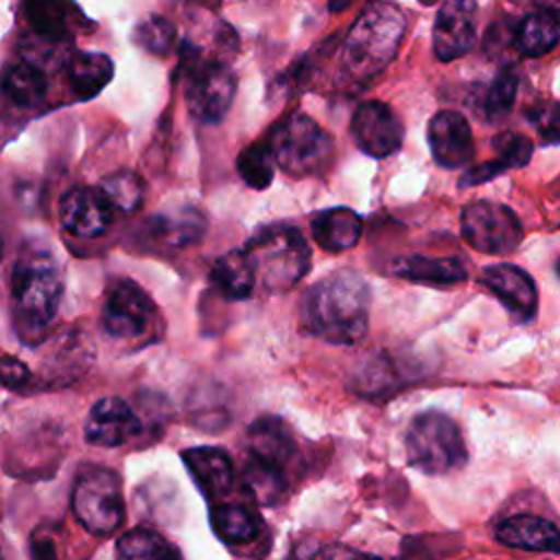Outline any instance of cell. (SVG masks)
<instances>
[{"mask_svg": "<svg viewBox=\"0 0 560 560\" xmlns=\"http://www.w3.org/2000/svg\"><path fill=\"white\" fill-rule=\"evenodd\" d=\"M370 322V287L357 271H335L315 282L302 300L308 335L337 346L363 339Z\"/></svg>", "mask_w": 560, "mask_h": 560, "instance_id": "1", "label": "cell"}, {"mask_svg": "<svg viewBox=\"0 0 560 560\" xmlns=\"http://www.w3.org/2000/svg\"><path fill=\"white\" fill-rule=\"evenodd\" d=\"M405 15L389 2H374L363 9L350 26L341 46V68L354 81H368L378 74L402 42Z\"/></svg>", "mask_w": 560, "mask_h": 560, "instance_id": "2", "label": "cell"}, {"mask_svg": "<svg viewBox=\"0 0 560 560\" xmlns=\"http://www.w3.org/2000/svg\"><path fill=\"white\" fill-rule=\"evenodd\" d=\"M256 280L271 293H284L295 287L311 267V247L293 225L260 228L245 245Z\"/></svg>", "mask_w": 560, "mask_h": 560, "instance_id": "3", "label": "cell"}, {"mask_svg": "<svg viewBox=\"0 0 560 560\" xmlns=\"http://www.w3.org/2000/svg\"><path fill=\"white\" fill-rule=\"evenodd\" d=\"M61 273L57 260L42 249L22 256L11 276L15 315L26 330L46 328L57 315L61 300Z\"/></svg>", "mask_w": 560, "mask_h": 560, "instance_id": "4", "label": "cell"}, {"mask_svg": "<svg viewBox=\"0 0 560 560\" xmlns=\"http://www.w3.org/2000/svg\"><path fill=\"white\" fill-rule=\"evenodd\" d=\"M405 448L409 466L424 475H446L468 459L459 427L440 411H424L411 420Z\"/></svg>", "mask_w": 560, "mask_h": 560, "instance_id": "5", "label": "cell"}, {"mask_svg": "<svg viewBox=\"0 0 560 560\" xmlns=\"http://www.w3.org/2000/svg\"><path fill=\"white\" fill-rule=\"evenodd\" d=\"M276 164L293 177L322 173L332 158V138L311 116L295 112L284 116L269 136Z\"/></svg>", "mask_w": 560, "mask_h": 560, "instance_id": "6", "label": "cell"}, {"mask_svg": "<svg viewBox=\"0 0 560 560\" xmlns=\"http://www.w3.org/2000/svg\"><path fill=\"white\" fill-rule=\"evenodd\" d=\"M72 512L77 521L96 536H107L125 518L122 488L114 470L85 466L72 488Z\"/></svg>", "mask_w": 560, "mask_h": 560, "instance_id": "7", "label": "cell"}, {"mask_svg": "<svg viewBox=\"0 0 560 560\" xmlns=\"http://www.w3.org/2000/svg\"><path fill=\"white\" fill-rule=\"evenodd\" d=\"M462 236L475 252L505 256L521 245L523 225L503 203L472 201L462 210Z\"/></svg>", "mask_w": 560, "mask_h": 560, "instance_id": "8", "label": "cell"}, {"mask_svg": "<svg viewBox=\"0 0 560 560\" xmlns=\"http://www.w3.org/2000/svg\"><path fill=\"white\" fill-rule=\"evenodd\" d=\"M236 92L232 70L217 59L192 57L186 72V103L190 114L206 122L217 125L225 118Z\"/></svg>", "mask_w": 560, "mask_h": 560, "instance_id": "9", "label": "cell"}, {"mask_svg": "<svg viewBox=\"0 0 560 560\" xmlns=\"http://www.w3.org/2000/svg\"><path fill=\"white\" fill-rule=\"evenodd\" d=\"M352 138L357 147L370 158H387L396 153L402 144V122L383 101L361 103L350 122Z\"/></svg>", "mask_w": 560, "mask_h": 560, "instance_id": "10", "label": "cell"}, {"mask_svg": "<svg viewBox=\"0 0 560 560\" xmlns=\"http://www.w3.org/2000/svg\"><path fill=\"white\" fill-rule=\"evenodd\" d=\"M486 287L518 322H529L538 311V289L527 271L510 262L488 265L479 273Z\"/></svg>", "mask_w": 560, "mask_h": 560, "instance_id": "11", "label": "cell"}, {"mask_svg": "<svg viewBox=\"0 0 560 560\" xmlns=\"http://www.w3.org/2000/svg\"><path fill=\"white\" fill-rule=\"evenodd\" d=\"M155 306L151 298L131 280H120L103 308V328L116 339L138 337L144 332Z\"/></svg>", "mask_w": 560, "mask_h": 560, "instance_id": "12", "label": "cell"}, {"mask_svg": "<svg viewBox=\"0 0 560 560\" xmlns=\"http://www.w3.org/2000/svg\"><path fill=\"white\" fill-rule=\"evenodd\" d=\"M477 37V4L444 2L433 22V52L442 61H453L466 55Z\"/></svg>", "mask_w": 560, "mask_h": 560, "instance_id": "13", "label": "cell"}, {"mask_svg": "<svg viewBox=\"0 0 560 560\" xmlns=\"http://www.w3.org/2000/svg\"><path fill=\"white\" fill-rule=\"evenodd\" d=\"M427 140L433 160L446 168H459L475 155L470 125L459 112L453 109H442L429 120Z\"/></svg>", "mask_w": 560, "mask_h": 560, "instance_id": "14", "label": "cell"}, {"mask_svg": "<svg viewBox=\"0 0 560 560\" xmlns=\"http://www.w3.org/2000/svg\"><path fill=\"white\" fill-rule=\"evenodd\" d=\"M59 221L66 232L79 238H96L112 223V206L98 188L74 186L59 199Z\"/></svg>", "mask_w": 560, "mask_h": 560, "instance_id": "15", "label": "cell"}, {"mask_svg": "<svg viewBox=\"0 0 560 560\" xmlns=\"http://www.w3.org/2000/svg\"><path fill=\"white\" fill-rule=\"evenodd\" d=\"M140 431V420L122 398L98 400L85 420V440L94 446H120Z\"/></svg>", "mask_w": 560, "mask_h": 560, "instance_id": "16", "label": "cell"}, {"mask_svg": "<svg viewBox=\"0 0 560 560\" xmlns=\"http://www.w3.org/2000/svg\"><path fill=\"white\" fill-rule=\"evenodd\" d=\"M247 453L252 459L287 468L295 455V440L289 424L276 416H262L247 429Z\"/></svg>", "mask_w": 560, "mask_h": 560, "instance_id": "17", "label": "cell"}, {"mask_svg": "<svg viewBox=\"0 0 560 560\" xmlns=\"http://www.w3.org/2000/svg\"><path fill=\"white\" fill-rule=\"evenodd\" d=\"M182 459L192 475L197 488L208 499H219L234 483V466L230 455L217 446H195L182 453Z\"/></svg>", "mask_w": 560, "mask_h": 560, "instance_id": "18", "label": "cell"}, {"mask_svg": "<svg viewBox=\"0 0 560 560\" xmlns=\"http://www.w3.org/2000/svg\"><path fill=\"white\" fill-rule=\"evenodd\" d=\"M494 536L501 545L512 549L560 551V529L556 523L534 514H516L503 518L497 525Z\"/></svg>", "mask_w": 560, "mask_h": 560, "instance_id": "19", "label": "cell"}, {"mask_svg": "<svg viewBox=\"0 0 560 560\" xmlns=\"http://www.w3.org/2000/svg\"><path fill=\"white\" fill-rule=\"evenodd\" d=\"M392 271L409 282L427 287H453L466 280V267L459 258H435V256H400L394 260Z\"/></svg>", "mask_w": 560, "mask_h": 560, "instance_id": "20", "label": "cell"}, {"mask_svg": "<svg viewBox=\"0 0 560 560\" xmlns=\"http://www.w3.org/2000/svg\"><path fill=\"white\" fill-rule=\"evenodd\" d=\"M363 230L361 217L350 208H330L311 221L315 243L326 252H343L357 245Z\"/></svg>", "mask_w": 560, "mask_h": 560, "instance_id": "21", "label": "cell"}, {"mask_svg": "<svg viewBox=\"0 0 560 560\" xmlns=\"http://www.w3.org/2000/svg\"><path fill=\"white\" fill-rule=\"evenodd\" d=\"M210 280L225 300H247L256 287V271L245 249H230L214 260Z\"/></svg>", "mask_w": 560, "mask_h": 560, "instance_id": "22", "label": "cell"}, {"mask_svg": "<svg viewBox=\"0 0 560 560\" xmlns=\"http://www.w3.org/2000/svg\"><path fill=\"white\" fill-rule=\"evenodd\" d=\"M560 42V15L551 9H536L525 15L514 33V44L525 57H540Z\"/></svg>", "mask_w": 560, "mask_h": 560, "instance_id": "23", "label": "cell"}, {"mask_svg": "<svg viewBox=\"0 0 560 560\" xmlns=\"http://www.w3.org/2000/svg\"><path fill=\"white\" fill-rule=\"evenodd\" d=\"M68 77L81 98H92L112 81L114 63L103 52H77L70 59Z\"/></svg>", "mask_w": 560, "mask_h": 560, "instance_id": "24", "label": "cell"}, {"mask_svg": "<svg viewBox=\"0 0 560 560\" xmlns=\"http://www.w3.org/2000/svg\"><path fill=\"white\" fill-rule=\"evenodd\" d=\"M210 525L214 534L228 545H245L258 536V516L238 503H219L210 512Z\"/></svg>", "mask_w": 560, "mask_h": 560, "instance_id": "25", "label": "cell"}, {"mask_svg": "<svg viewBox=\"0 0 560 560\" xmlns=\"http://www.w3.org/2000/svg\"><path fill=\"white\" fill-rule=\"evenodd\" d=\"M2 90L15 105L33 107L46 96L48 81L42 68H35L28 61H18L4 72Z\"/></svg>", "mask_w": 560, "mask_h": 560, "instance_id": "26", "label": "cell"}, {"mask_svg": "<svg viewBox=\"0 0 560 560\" xmlns=\"http://www.w3.org/2000/svg\"><path fill=\"white\" fill-rule=\"evenodd\" d=\"M243 483L249 490V494L262 505L278 503L289 486L284 470L252 457H247V464L243 468Z\"/></svg>", "mask_w": 560, "mask_h": 560, "instance_id": "27", "label": "cell"}, {"mask_svg": "<svg viewBox=\"0 0 560 560\" xmlns=\"http://www.w3.org/2000/svg\"><path fill=\"white\" fill-rule=\"evenodd\" d=\"M120 560H182L177 549L151 529H131L118 540Z\"/></svg>", "mask_w": 560, "mask_h": 560, "instance_id": "28", "label": "cell"}, {"mask_svg": "<svg viewBox=\"0 0 560 560\" xmlns=\"http://www.w3.org/2000/svg\"><path fill=\"white\" fill-rule=\"evenodd\" d=\"M98 192L112 206V210L136 212L142 203V184L131 171H116L101 179Z\"/></svg>", "mask_w": 560, "mask_h": 560, "instance_id": "29", "label": "cell"}, {"mask_svg": "<svg viewBox=\"0 0 560 560\" xmlns=\"http://www.w3.org/2000/svg\"><path fill=\"white\" fill-rule=\"evenodd\" d=\"M203 230H206V219L195 208H186V210L155 219V232L166 243L177 245V247L199 241Z\"/></svg>", "mask_w": 560, "mask_h": 560, "instance_id": "30", "label": "cell"}, {"mask_svg": "<svg viewBox=\"0 0 560 560\" xmlns=\"http://www.w3.org/2000/svg\"><path fill=\"white\" fill-rule=\"evenodd\" d=\"M236 168L249 188L265 190L271 184L276 171V160L271 155L269 144L256 142L245 147L236 158Z\"/></svg>", "mask_w": 560, "mask_h": 560, "instance_id": "31", "label": "cell"}, {"mask_svg": "<svg viewBox=\"0 0 560 560\" xmlns=\"http://www.w3.org/2000/svg\"><path fill=\"white\" fill-rule=\"evenodd\" d=\"M133 42L151 55H168L175 46V26L164 15H147L133 28Z\"/></svg>", "mask_w": 560, "mask_h": 560, "instance_id": "32", "label": "cell"}, {"mask_svg": "<svg viewBox=\"0 0 560 560\" xmlns=\"http://www.w3.org/2000/svg\"><path fill=\"white\" fill-rule=\"evenodd\" d=\"M516 92H518V72L514 66H503L486 92V101H483L486 116L488 118L505 116L514 105Z\"/></svg>", "mask_w": 560, "mask_h": 560, "instance_id": "33", "label": "cell"}, {"mask_svg": "<svg viewBox=\"0 0 560 560\" xmlns=\"http://www.w3.org/2000/svg\"><path fill=\"white\" fill-rule=\"evenodd\" d=\"M66 9L68 7H63V4H28L26 15L35 28V35L61 42L68 31V20L61 13Z\"/></svg>", "mask_w": 560, "mask_h": 560, "instance_id": "34", "label": "cell"}, {"mask_svg": "<svg viewBox=\"0 0 560 560\" xmlns=\"http://www.w3.org/2000/svg\"><path fill=\"white\" fill-rule=\"evenodd\" d=\"M492 147H494V160L505 171L525 166L532 158V151H534V144H532L529 138H525L521 133H512V131H505V133L497 136Z\"/></svg>", "mask_w": 560, "mask_h": 560, "instance_id": "35", "label": "cell"}, {"mask_svg": "<svg viewBox=\"0 0 560 560\" xmlns=\"http://www.w3.org/2000/svg\"><path fill=\"white\" fill-rule=\"evenodd\" d=\"M532 122L542 144H560V103H549L534 109Z\"/></svg>", "mask_w": 560, "mask_h": 560, "instance_id": "36", "label": "cell"}, {"mask_svg": "<svg viewBox=\"0 0 560 560\" xmlns=\"http://www.w3.org/2000/svg\"><path fill=\"white\" fill-rule=\"evenodd\" d=\"M28 378H31V372H28L26 363H22L20 359H13V357H2L0 359V383L2 385L11 387V389H18Z\"/></svg>", "mask_w": 560, "mask_h": 560, "instance_id": "37", "label": "cell"}, {"mask_svg": "<svg viewBox=\"0 0 560 560\" xmlns=\"http://www.w3.org/2000/svg\"><path fill=\"white\" fill-rule=\"evenodd\" d=\"M313 560H381V558L365 553V551H357L346 545H328V547L319 549Z\"/></svg>", "mask_w": 560, "mask_h": 560, "instance_id": "38", "label": "cell"}, {"mask_svg": "<svg viewBox=\"0 0 560 560\" xmlns=\"http://www.w3.org/2000/svg\"><path fill=\"white\" fill-rule=\"evenodd\" d=\"M2 254H4V238H2V234H0V258H2Z\"/></svg>", "mask_w": 560, "mask_h": 560, "instance_id": "39", "label": "cell"}, {"mask_svg": "<svg viewBox=\"0 0 560 560\" xmlns=\"http://www.w3.org/2000/svg\"><path fill=\"white\" fill-rule=\"evenodd\" d=\"M556 273L560 276V258H558V265H556Z\"/></svg>", "mask_w": 560, "mask_h": 560, "instance_id": "40", "label": "cell"}, {"mask_svg": "<svg viewBox=\"0 0 560 560\" xmlns=\"http://www.w3.org/2000/svg\"><path fill=\"white\" fill-rule=\"evenodd\" d=\"M0 560H4V558H2V551H0Z\"/></svg>", "mask_w": 560, "mask_h": 560, "instance_id": "41", "label": "cell"}]
</instances>
